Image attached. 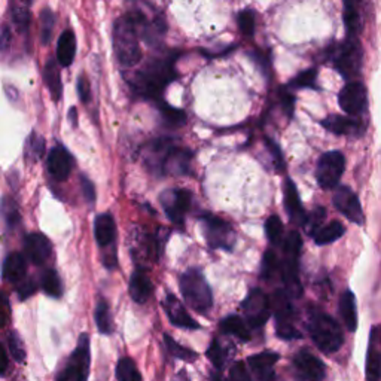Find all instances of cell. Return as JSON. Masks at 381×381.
Returning <instances> with one entry per match:
<instances>
[{
    "label": "cell",
    "instance_id": "obj_1",
    "mask_svg": "<svg viewBox=\"0 0 381 381\" xmlns=\"http://www.w3.org/2000/svg\"><path fill=\"white\" fill-rule=\"evenodd\" d=\"M176 78L175 58H152L130 81L134 93L145 99H158L162 91Z\"/></svg>",
    "mask_w": 381,
    "mask_h": 381
},
{
    "label": "cell",
    "instance_id": "obj_2",
    "mask_svg": "<svg viewBox=\"0 0 381 381\" xmlns=\"http://www.w3.org/2000/svg\"><path fill=\"white\" fill-rule=\"evenodd\" d=\"M114 50L116 60L123 67H133L140 62L139 28L131 13L118 18L114 26Z\"/></svg>",
    "mask_w": 381,
    "mask_h": 381
},
{
    "label": "cell",
    "instance_id": "obj_3",
    "mask_svg": "<svg viewBox=\"0 0 381 381\" xmlns=\"http://www.w3.org/2000/svg\"><path fill=\"white\" fill-rule=\"evenodd\" d=\"M307 329L310 332L311 340L324 353L338 352L344 343V333L335 319L329 314H325L320 310H311Z\"/></svg>",
    "mask_w": 381,
    "mask_h": 381
},
{
    "label": "cell",
    "instance_id": "obj_4",
    "mask_svg": "<svg viewBox=\"0 0 381 381\" xmlns=\"http://www.w3.org/2000/svg\"><path fill=\"white\" fill-rule=\"evenodd\" d=\"M283 243V261L279 265L282 271V279L285 282L287 295L298 299L302 295V286L299 280V256L302 249V238L299 233L291 231Z\"/></svg>",
    "mask_w": 381,
    "mask_h": 381
},
{
    "label": "cell",
    "instance_id": "obj_5",
    "mask_svg": "<svg viewBox=\"0 0 381 381\" xmlns=\"http://www.w3.org/2000/svg\"><path fill=\"white\" fill-rule=\"evenodd\" d=\"M180 292L188 306L198 313L204 314L213 306L211 289L200 271L188 270L180 277Z\"/></svg>",
    "mask_w": 381,
    "mask_h": 381
},
{
    "label": "cell",
    "instance_id": "obj_6",
    "mask_svg": "<svg viewBox=\"0 0 381 381\" xmlns=\"http://www.w3.org/2000/svg\"><path fill=\"white\" fill-rule=\"evenodd\" d=\"M271 309L276 316V331L277 337L282 340H297L301 338L299 331L294 326V306L292 298L287 295L285 289L276 291L271 299Z\"/></svg>",
    "mask_w": 381,
    "mask_h": 381
},
{
    "label": "cell",
    "instance_id": "obj_7",
    "mask_svg": "<svg viewBox=\"0 0 381 381\" xmlns=\"http://www.w3.org/2000/svg\"><path fill=\"white\" fill-rule=\"evenodd\" d=\"M346 160L344 155L338 150L326 152L320 157L317 162L316 177L319 185L324 189H335L340 184V179L344 173Z\"/></svg>",
    "mask_w": 381,
    "mask_h": 381
},
{
    "label": "cell",
    "instance_id": "obj_8",
    "mask_svg": "<svg viewBox=\"0 0 381 381\" xmlns=\"http://www.w3.org/2000/svg\"><path fill=\"white\" fill-rule=\"evenodd\" d=\"M89 337L87 333H82L79 337L78 346L72 353L67 367L65 371L58 375L60 381H84L88 378L89 372Z\"/></svg>",
    "mask_w": 381,
    "mask_h": 381
},
{
    "label": "cell",
    "instance_id": "obj_9",
    "mask_svg": "<svg viewBox=\"0 0 381 381\" xmlns=\"http://www.w3.org/2000/svg\"><path fill=\"white\" fill-rule=\"evenodd\" d=\"M203 223H204V234H206L207 245L211 249L231 250L234 248L236 234L230 223L211 215H206L203 218Z\"/></svg>",
    "mask_w": 381,
    "mask_h": 381
},
{
    "label": "cell",
    "instance_id": "obj_10",
    "mask_svg": "<svg viewBox=\"0 0 381 381\" xmlns=\"http://www.w3.org/2000/svg\"><path fill=\"white\" fill-rule=\"evenodd\" d=\"M160 200L169 219L179 226L184 225L185 216L191 207V192L188 189H169L161 194Z\"/></svg>",
    "mask_w": 381,
    "mask_h": 381
},
{
    "label": "cell",
    "instance_id": "obj_11",
    "mask_svg": "<svg viewBox=\"0 0 381 381\" xmlns=\"http://www.w3.org/2000/svg\"><path fill=\"white\" fill-rule=\"evenodd\" d=\"M333 65L344 78L356 76L362 66V48L360 45L352 38L346 40L333 57Z\"/></svg>",
    "mask_w": 381,
    "mask_h": 381
},
{
    "label": "cell",
    "instance_id": "obj_12",
    "mask_svg": "<svg viewBox=\"0 0 381 381\" xmlns=\"http://www.w3.org/2000/svg\"><path fill=\"white\" fill-rule=\"evenodd\" d=\"M241 307L243 311H245L249 325L253 328L264 326L271 314V301L261 289L252 291L245 299V302L241 304Z\"/></svg>",
    "mask_w": 381,
    "mask_h": 381
},
{
    "label": "cell",
    "instance_id": "obj_13",
    "mask_svg": "<svg viewBox=\"0 0 381 381\" xmlns=\"http://www.w3.org/2000/svg\"><path fill=\"white\" fill-rule=\"evenodd\" d=\"M175 146V140L169 139V137H161V139H155L148 143L143 149V161L148 170L155 176H162L165 160Z\"/></svg>",
    "mask_w": 381,
    "mask_h": 381
},
{
    "label": "cell",
    "instance_id": "obj_14",
    "mask_svg": "<svg viewBox=\"0 0 381 381\" xmlns=\"http://www.w3.org/2000/svg\"><path fill=\"white\" fill-rule=\"evenodd\" d=\"M333 206L337 207L350 222H355L358 225H362L365 222L359 198L348 187L335 188Z\"/></svg>",
    "mask_w": 381,
    "mask_h": 381
},
{
    "label": "cell",
    "instance_id": "obj_15",
    "mask_svg": "<svg viewBox=\"0 0 381 381\" xmlns=\"http://www.w3.org/2000/svg\"><path fill=\"white\" fill-rule=\"evenodd\" d=\"M368 93L362 82L347 84L338 96V103L343 111L348 115H359L367 108Z\"/></svg>",
    "mask_w": 381,
    "mask_h": 381
},
{
    "label": "cell",
    "instance_id": "obj_16",
    "mask_svg": "<svg viewBox=\"0 0 381 381\" xmlns=\"http://www.w3.org/2000/svg\"><path fill=\"white\" fill-rule=\"evenodd\" d=\"M162 306L167 316L170 319V322L175 326L185 329H200V325L195 322L191 314L187 311L184 304H182L175 295H167Z\"/></svg>",
    "mask_w": 381,
    "mask_h": 381
},
{
    "label": "cell",
    "instance_id": "obj_17",
    "mask_svg": "<svg viewBox=\"0 0 381 381\" xmlns=\"http://www.w3.org/2000/svg\"><path fill=\"white\" fill-rule=\"evenodd\" d=\"M294 365L297 371L304 377L310 380H324L326 375L325 363L311 355L310 352H299L294 358Z\"/></svg>",
    "mask_w": 381,
    "mask_h": 381
},
{
    "label": "cell",
    "instance_id": "obj_18",
    "mask_svg": "<svg viewBox=\"0 0 381 381\" xmlns=\"http://www.w3.org/2000/svg\"><path fill=\"white\" fill-rule=\"evenodd\" d=\"M51 241L40 233H33L26 238V255L30 263L42 265L51 256Z\"/></svg>",
    "mask_w": 381,
    "mask_h": 381
},
{
    "label": "cell",
    "instance_id": "obj_19",
    "mask_svg": "<svg viewBox=\"0 0 381 381\" xmlns=\"http://www.w3.org/2000/svg\"><path fill=\"white\" fill-rule=\"evenodd\" d=\"M367 378L371 381L381 378V328L374 326L370 335L367 353Z\"/></svg>",
    "mask_w": 381,
    "mask_h": 381
},
{
    "label": "cell",
    "instance_id": "obj_20",
    "mask_svg": "<svg viewBox=\"0 0 381 381\" xmlns=\"http://www.w3.org/2000/svg\"><path fill=\"white\" fill-rule=\"evenodd\" d=\"M48 172L57 180H66L72 172V157L69 152L62 148L55 146L48 155Z\"/></svg>",
    "mask_w": 381,
    "mask_h": 381
},
{
    "label": "cell",
    "instance_id": "obj_21",
    "mask_svg": "<svg viewBox=\"0 0 381 381\" xmlns=\"http://www.w3.org/2000/svg\"><path fill=\"white\" fill-rule=\"evenodd\" d=\"M285 207H286V211H287L291 222H294L295 225H299V226L306 223L307 215L302 209L297 187L291 179H287L286 184H285Z\"/></svg>",
    "mask_w": 381,
    "mask_h": 381
},
{
    "label": "cell",
    "instance_id": "obj_22",
    "mask_svg": "<svg viewBox=\"0 0 381 381\" xmlns=\"http://www.w3.org/2000/svg\"><path fill=\"white\" fill-rule=\"evenodd\" d=\"M192 154L191 150L175 146L164 164V175L184 176L189 172Z\"/></svg>",
    "mask_w": 381,
    "mask_h": 381
},
{
    "label": "cell",
    "instance_id": "obj_23",
    "mask_svg": "<svg viewBox=\"0 0 381 381\" xmlns=\"http://www.w3.org/2000/svg\"><path fill=\"white\" fill-rule=\"evenodd\" d=\"M322 126L338 136H358L362 133V124L356 119L340 115H331L322 121Z\"/></svg>",
    "mask_w": 381,
    "mask_h": 381
},
{
    "label": "cell",
    "instance_id": "obj_24",
    "mask_svg": "<svg viewBox=\"0 0 381 381\" xmlns=\"http://www.w3.org/2000/svg\"><path fill=\"white\" fill-rule=\"evenodd\" d=\"M280 356L274 352H263L258 355H252L249 358V367L252 372L261 380H268L272 378V368L274 365L279 362Z\"/></svg>",
    "mask_w": 381,
    "mask_h": 381
},
{
    "label": "cell",
    "instance_id": "obj_25",
    "mask_svg": "<svg viewBox=\"0 0 381 381\" xmlns=\"http://www.w3.org/2000/svg\"><path fill=\"white\" fill-rule=\"evenodd\" d=\"M152 282L143 270H136L130 279V295L137 304H143L152 295Z\"/></svg>",
    "mask_w": 381,
    "mask_h": 381
},
{
    "label": "cell",
    "instance_id": "obj_26",
    "mask_svg": "<svg viewBox=\"0 0 381 381\" xmlns=\"http://www.w3.org/2000/svg\"><path fill=\"white\" fill-rule=\"evenodd\" d=\"M94 236L99 246H111L116 237V225L111 213H103L94 222Z\"/></svg>",
    "mask_w": 381,
    "mask_h": 381
},
{
    "label": "cell",
    "instance_id": "obj_27",
    "mask_svg": "<svg viewBox=\"0 0 381 381\" xmlns=\"http://www.w3.org/2000/svg\"><path fill=\"white\" fill-rule=\"evenodd\" d=\"M76 54V38L72 30H65L57 45V62L60 66L69 67Z\"/></svg>",
    "mask_w": 381,
    "mask_h": 381
},
{
    "label": "cell",
    "instance_id": "obj_28",
    "mask_svg": "<svg viewBox=\"0 0 381 381\" xmlns=\"http://www.w3.org/2000/svg\"><path fill=\"white\" fill-rule=\"evenodd\" d=\"M27 264L21 253H11L4 264V277L9 283H20L26 279Z\"/></svg>",
    "mask_w": 381,
    "mask_h": 381
},
{
    "label": "cell",
    "instance_id": "obj_29",
    "mask_svg": "<svg viewBox=\"0 0 381 381\" xmlns=\"http://www.w3.org/2000/svg\"><path fill=\"white\" fill-rule=\"evenodd\" d=\"M340 314L343 322L348 331H356L358 328V311H356V298L352 291H346L340 298Z\"/></svg>",
    "mask_w": 381,
    "mask_h": 381
},
{
    "label": "cell",
    "instance_id": "obj_30",
    "mask_svg": "<svg viewBox=\"0 0 381 381\" xmlns=\"http://www.w3.org/2000/svg\"><path fill=\"white\" fill-rule=\"evenodd\" d=\"M43 79L50 89L53 99L55 101L62 99V93H63L62 74H60L58 62H55V60H48V63H47V66H45V70H43Z\"/></svg>",
    "mask_w": 381,
    "mask_h": 381
},
{
    "label": "cell",
    "instance_id": "obj_31",
    "mask_svg": "<svg viewBox=\"0 0 381 381\" xmlns=\"http://www.w3.org/2000/svg\"><path fill=\"white\" fill-rule=\"evenodd\" d=\"M344 233H346L344 225L338 221H332L328 225L320 226L319 230H316V233L313 234V238L316 245L326 246L333 241H337L338 238H341Z\"/></svg>",
    "mask_w": 381,
    "mask_h": 381
},
{
    "label": "cell",
    "instance_id": "obj_32",
    "mask_svg": "<svg viewBox=\"0 0 381 381\" xmlns=\"http://www.w3.org/2000/svg\"><path fill=\"white\" fill-rule=\"evenodd\" d=\"M219 328L223 333H228V335H234V337H237L238 340L241 341H249L250 340V333H249V329L245 324V320H243L240 316H228L225 317L222 322L219 324Z\"/></svg>",
    "mask_w": 381,
    "mask_h": 381
},
{
    "label": "cell",
    "instance_id": "obj_33",
    "mask_svg": "<svg viewBox=\"0 0 381 381\" xmlns=\"http://www.w3.org/2000/svg\"><path fill=\"white\" fill-rule=\"evenodd\" d=\"M45 154V140L42 137L33 131L28 136V139L26 142V149H24V157L26 160L36 162L39 161Z\"/></svg>",
    "mask_w": 381,
    "mask_h": 381
},
{
    "label": "cell",
    "instance_id": "obj_34",
    "mask_svg": "<svg viewBox=\"0 0 381 381\" xmlns=\"http://www.w3.org/2000/svg\"><path fill=\"white\" fill-rule=\"evenodd\" d=\"M43 291L47 292L53 298H60L63 294V287H62V279L57 274L55 270H47L42 274L40 279Z\"/></svg>",
    "mask_w": 381,
    "mask_h": 381
},
{
    "label": "cell",
    "instance_id": "obj_35",
    "mask_svg": "<svg viewBox=\"0 0 381 381\" xmlns=\"http://www.w3.org/2000/svg\"><path fill=\"white\" fill-rule=\"evenodd\" d=\"M94 317H96V325L99 328V331L104 335H109L114 329V325H112V317H111V311H109V306L108 302H106L104 299H99L97 306H96V313H94Z\"/></svg>",
    "mask_w": 381,
    "mask_h": 381
},
{
    "label": "cell",
    "instance_id": "obj_36",
    "mask_svg": "<svg viewBox=\"0 0 381 381\" xmlns=\"http://www.w3.org/2000/svg\"><path fill=\"white\" fill-rule=\"evenodd\" d=\"M116 378L119 381H140L142 374L130 358H123L116 365Z\"/></svg>",
    "mask_w": 381,
    "mask_h": 381
},
{
    "label": "cell",
    "instance_id": "obj_37",
    "mask_svg": "<svg viewBox=\"0 0 381 381\" xmlns=\"http://www.w3.org/2000/svg\"><path fill=\"white\" fill-rule=\"evenodd\" d=\"M164 343H165L167 350H169L173 358L180 359V360H187V362H194L197 359V353L194 352V350L182 347L176 340L170 337V335H167V333L164 335Z\"/></svg>",
    "mask_w": 381,
    "mask_h": 381
},
{
    "label": "cell",
    "instance_id": "obj_38",
    "mask_svg": "<svg viewBox=\"0 0 381 381\" xmlns=\"http://www.w3.org/2000/svg\"><path fill=\"white\" fill-rule=\"evenodd\" d=\"M160 112H161L165 123L169 126L179 127V126H184L187 123V114L177 108H173V106H170V104H167L165 101L160 103Z\"/></svg>",
    "mask_w": 381,
    "mask_h": 381
},
{
    "label": "cell",
    "instance_id": "obj_39",
    "mask_svg": "<svg viewBox=\"0 0 381 381\" xmlns=\"http://www.w3.org/2000/svg\"><path fill=\"white\" fill-rule=\"evenodd\" d=\"M265 234L271 245L277 246L283 241V223L277 215H272L265 221Z\"/></svg>",
    "mask_w": 381,
    "mask_h": 381
},
{
    "label": "cell",
    "instance_id": "obj_40",
    "mask_svg": "<svg viewBox=\"0 0 381 381\" xmlns=\"http://www.w3.org/2000/svg\"><path fill=\"white\" fill-rule=\"evenodd\" d=\"M0 213H2L4 219L11 228H13L21 219L17 204H15V201L9 197H4L2 203H0Z\"/></svg>",
    "mask_w": 381,
    "mask_h": 381
},
{
    "label": "cell",
    "instance_id": "obj_41",
    "mask_svg": "<svg viewBox=\"0 0 381 381\" xmlns=\"http://www.w3.org/2000/svg\"><path fill=\"white\" fill-rule=\"evenodd\" d=\"M344 18H346V27L348 30V35L353 38L359 32L360 21H359V13H358L356 6H355V4L352 2V0H346Z\"/></svg>",
    "mask_w": 381,
    "mask_h": 381
},
{
    "label": "cell",
    "instance_id": "obj_42",
    "mask_svg": "<svg viewBox=\"0 0 381 381\" xmlns=\"http://www.w3.org/2000/svg\"><path fill=\"white\" fill-rule=\"evenodd\" d=\"M8 346H9V352L13 358L15 362H24L26 359V348H24V343L21 340V337L18 335L17 331H12L9 333V337H8Z\"/></svg>",
    "mask_w": 381,
    "mask_h": 381
},
{
    "label": "cell",
    "instance_id": "obj_43",
    "mask_svg": "<svg viewBox=\"0 0 381 381\" xmlns=\"http://www.w3.org/2000/svg\"><path fill=\"white\" fill-rule=\"evenodd\" d=\"M317 79V70L316 69H309L301 72L297 78H294L291 82H289V87L291 88H313L316 85Z\"/></svg>",
    "mask_w": 381,
    "mask_h": 381
},
{
    "label": "cell",
    "instance_id": "obj_44",
    "mask_svg": "<svg viewBox=\"0 0 381 381\" xmlns=\"http://www.w3.org/2000/svg\"><path fill=\"white\" fill-rule=\"evenodd\" d=\"M40 24H42V43H50L53 28H54V13L51 9L45 8L40 13Z\"/></svg>",
    "mask_w": 381,
    "mask_h": 381
},
{
    "label": "cell",
    "instance_id": "obj_45",
    "mask_svg": "<svg viewBox=\"0 0 381 381\" xmlns=\"http://www.w3.org/2000/svg\"><path fill=\"white\" fill-rule=\"evenodd\" d=\"M255 13L249 9L241 11L238 13V27L241 30V33L245 36H252L255 33Z\"/></svg>",
    "mask_w": 381,
    "mask_h": 381
},
{
    "label": "cell",
    "instance_id": "obj_46",
    "mask_svg": "<svg viewBox=\"0 0 381 381\" xmlns=\"http://www.w3.org/2000/svg\"><path fill=\"white\" fill-rule=\"evenodd\" d=\"M207 356L210 359V362L213 363V367H215L216 370H222L223 368V363H225V352L222 346L216 341L213 340L211 344L209 346V350H207Z\"/></svg>",
    "mask_w": 381,
    "mask_h": 381
},
{
    "label": "cell",
    "instance_id": "obj_47",
    "mask_svg": "<svg viewBox=\"0 0 381 381\" xmlns=\"http://www.w3.org/2000/svg\"><path fill=\"white\" fill-rule=\"evenodd\" d=\"M279 258L274 253V250H267L264 255V261H263V277H271L274 272L279 270Z\"/></svg>",
    "mask_w": 381,
    "mask_h": 381
},
{
    "label": "cell",
    "instance_id": "obj_48",
    "mask_svg": "<svg viewBox=\"0 0 381 381\" xmlns=\"http://www.w3.org/2000/svg\"><path fill=\"white\" fill-rule=\"evenodd\" d=\"M324 219H325V209L317 207L311 213V215H307V219H306V223H304V226H307L309 233L313 236L316 233V230H319L320 225H322Z\"/></svg>",
    "mask_w": 381,
    "mask_h": 381
},
{
    "label": "cell",
    "instance_id": "obj_49",
    "mask_svg": "<svg viewBox=\"0 0 381 381\" xmlns=\"http://www.w3.org/2000/svg\"><path fill=\"white\" fill-rule=\"evenodd\" d=\"M12 17H13L15 26L18 27L20 32H26L27 27H28V21H30V13H28V11L26 8L13 9Z\"/></svg>",
    "mask_w": 381,
    "mask_h": 381
},
{
    "label": "cell",
    "instance_id": "obj_50",
    "mask_svg": "<svg viewBox=\"0 0 381 381\" xmlns=\"http://www.w3.org/2000/svg\"><path fill=\"white\" fill-rule=\"evenodd\" d=\"M9 317H11V307L8 297L4 292H0V329L8 325Z\"/></svg>",
    "mask_w": 381,
    "mask_h": 381
},
{
    "label": "cell",
    "instance_id": "obj_51",
    "mask_svg": "<svg viewBox=\"0 0 381 381\" xmlns=\"http://www.w3.org/2000/svg\"><path fill=\"white\" fill-rule=\"evenodd\" d=\"M81 187H82V194L85 197V200L93 204L96 201V187L93 182H91L87 176H82L81 177Z\"/></svg>",
    "mask_w": 381,
    "mask_h": 381
},
{
    "label": "cell",
    "instance_id": "obj_52",
    "mask_svg": "<svg viewBox=\"0 0 381 381\" xmlns=\"http://www.w3.org/2000/svg\"><path fill=\"white\" fill-rule=\"evenodd\" d=\"M78 94L82 103H88L91 99V87L85 74H81L78 79Z\"/></svg>",
    "mask_w": 381,
    "mask_h": 381
},
{
    "label": "cell",
    "instance_id": "obj_53",
    "mask_svg": "<svg viewBox=\"0 0 381 381\" xmlns=\"http://www.w3.org/2000/svg\"><path fill=\"white\" fill-rule=\"evenodd\" d=\"M280 100H282V106L283 109L286 111L287 116H292L294 114V104H295V97L289 93L286 88L280 89Z\"/></svg>",
    "mask_w": 381,
    "mask_h": 381
},
{
    "label": "cell",
    "instance_id": "obj_54",
    "mask_svg": "<svg viewBox=\"0 0 381 381\" xmlns=\"http://www.w3.org/2000/svg\"><path fill=\"white\" fill-rule=\"evenodd\" d=\"M265 143H267V148H268L270 154H271V157L274 160V164L277 165V169H282V167H283V157H282L280 148L276 143H274L272 140H270V139H267Z\"/></svg>",
    "mask_w": 381,
    "mask_h": 381
},
{
    "label": "cell",
    "instance_id": "obj_55",
    "mask_svg": "<svg viewBox=\"0 0 381 381\" xmlns=\"http://www.w3.org/2000/svg\"><path fill=\"white\" fill-rule=\"evenodd\" d=\"M230 377L233 380H240V381H245V380L250 378V375H249V372H248V370L245 367V363H243V362H237L234 365L231 372H230Z\"/></svg>",
    "mask_w": 381,
    "mask_h": 381
},
{
    "label": "cell",
    "instance_id": "obj_56",
    "mask_svg": "<svg viewBox=\"0 0 381 381\" xmlns=\"http://www.w3.org/2000/svg\"><path fill=\"white\" fill-rule=\"evenodd\" d=\"M23 282V280H21ZM36 292V283L32 279H27L21 283V286L18 287V294L21 299L28 298L30 295H33Z\"/></svg>",
    "mask_w": 381,
    "mask_h": 381
},
{
    "label": "cell",
    "instance_id": "obj_57",
    "mask_svg": "<svg viewBox=\"0 0 381 381\" xmlns=\"http://www.w3.org/2000/svg\"><path fill=\"white\" fill-rule=\"evenodd\" d=\"M11 30L8 26H4L2 28H0V51H6L9 48L11 45Z\"/></svg>",
    "mask_w": 381,
    "mask_h": 381
},
{
    "label": "cell",
    "instance_id": "obj_58",
    "mask_svg": "<svg viewBox=\"0 0 381 381\" xmlns=\"http://www.w3.org/2000/svg\"><path fill=\"white\" fill-rule=\"evenodd\" d=\"M8 365H9V358H8V352L5 346L0 343V375H4L8 370Z\"/></svg>",
    "mask_w": 381,
    "mask_h": 381
},
{
    "label": "cell",
    "instance_id": "obj_59",
    "mask_svg": "<svg viewBox=\"0 0 381 381\" xmlns=\"http://www.w3.org/2000/svg\"><path fill=\"white\" fill-rule=\"evenodd\" d=\"M76 114H78V112H76V109H74V108H72V109H70V112H69L70 123H72L73 126H76V118H78V115H76Z\"/></svg>",
    "mask_w": 381,
    "mask_h": 381
}]
</instances>
